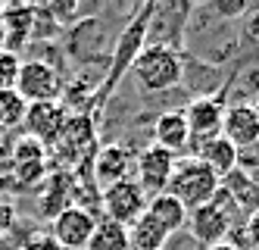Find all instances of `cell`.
I'll use <instances>...</instances> for the list:
<instances>
[{
  "label": "cell",
  "mask_w": 259,
  "mask_h": 250,
  "mask_svg": "<svg viewBox=\"0 0 259 250\" xmlns=\"http://www.w3.org/2000/svg\"><path fill=\"white\" fill-rule=\"evenodd\" d=\"M222 138L231 147L247 150L259 141V119L250 103H234L225 110V119H222Z\"/></svg>",
  "instance_id": "obj_10"
},
{
  "label": "cell",
  "mask_w": 259,
  "mask_h": 250,
  "mask_svg": "<svg viewBox=\"0 0 259 250\" xmlns=\"http://www.w3.org/2000/svg\"><path fill=\"white\" fill-rule=\"evenodd\" d=\"M237 169L250 185H259V141L247 150H237Z\"/></svg>",
  "instance_id": "obj_19"
},
{
  "label": "cell",
  "mask_w": 259,
  "mask_h": 250,
  "mask_svg": "<svg viewBox=\"0 0 259 250\" xmlns=\"http://www.w3.org/2000/svg\"><path fill=\"white\" fill-rule=\"evenodd\" d=\"M84 250H132V241H128V228L119 225V222H97L94 235H91L88 247Z\"/></svg>",
  "instance_id": "obj_17"
},
{
  "label": "cell",
  "mask_w": 259,
  "mask_h": 250,
  "mask_svg": "<svg viewBox=\"0 0 259 250\" xmlns=\"http://www.w3.org/2000/svg\"><path fill=\"white\" fill-rule=\"evenodd\" d=\"M244 235H247V244H250V250H259V209H253V213H250Z\"/></svg>",
  "instance_id": "obj_21"
},
{
  "label": "cell",
  "mask_w": 259,
  "mask_h": 250,
  "mask_svg": "<svg viewBox=\"0 0 259 250\" xmlns=\"http://www.w3.org/2000/svg\"><path fill=\"white\" fill-rule=\"evenodd\" d=\"M0 25H4V34H7V50L13 53L34 31V7H25V4L0 7Z\"/></svg>",
  "instance_id": "obj_12"
},
{
  "label": "cell",
  "mask_w": 259,
  "mask_h": 250,
  "mask_svg": "<svg viewBox=\"0 0 259 250\" xmlns=\"http://www.w3.org/2000/svg\"><path fill=\"white\" fill-rule=\"evenodd\" d=\"M135 166H138V178L135 182L144 188L147 197H156V194H165V188H169L172 169H175V153L150 144V147H144L138 153Z\"/></svg>",
  "instance_id": "obj_6"
},
{
  "label": "cell",
  "mask_w": 259,
  "mask_h": 250,
  "mask_svg": "<svg viewBox=\"0 0 259 250\" xmlns=\"http://www.w3.org/2000/svg\"><path fill=\"white\" fill-rule=\"evenodd\" d=\"M244 38H247L253 47H259V10L244 19Z\"/></svg>",
  "instance_id": "obj_22"
},
{
  "label": "cell",
  "mask_w": 259,
  "mask_h": 250,
  "mask_svg": "<svg viewBox=\"0 0 259 250\" xmlns=\"http://www.w3.org/2000/svg\"><path fill=\"white\" fill-rule=\"evenodd\" d=\"M147 216H153V219L165 228V232L175 235L178 228L188 222V209H184L172 194H156V197L147 200Z\"/></svg>",
  "instance_id": "obj_16"
},
{
  "label": "cell",
  "mask_w": 259,
  "mask_h": 250,
  "mask_svg": "<svg viewBox=\"0 0 259 250\" xmlns=\"http://www.w3.org/2000/svg\"><path fill=\"white\" fill-rule=\"evenodd\" d=\"M66 122H69V113L60 100L31 103L25 110V131H28V138H34L38 144H53L63 134Z\"/></svg>",
  "instance_id": "obj_9"
},
{
  "label": "cell",
  "mask_w": 259,
  "mask_h": 250,
  "mask_svg": "<svg viewBox=\"0 0 259 250\" xmlns=\"http://www.w3.org/2000/svg\"><path fill=\"white\" fill-rule=\"evenodd\" d=\"M19 66L22 60L10 50H0V91L16 88V79H19Z\"/></svg>",
  "instance_id": "obj_20"
},
{
  "label": "cell",
  "mask_w": 259,
  "mask_h": 250,
  "mask_svg": "<svg viewBox=\"0 0 259 250\" xmlns=\"http://www.w3.org/2000/svg\"><path fill=\"white\" fill-rule=\"evenodd\" d=\"M10 225H13V206L0 203V232H4V228H10Z\"/></svg>",
  "instance_id": "obj_25"
},
{
  "label": "cell",
  "mask_w": 259,
  "mask_h": 250,
  "mask_svg": "<svg viewBox=\"0 0 259 250\" xmlns=\"http://www.w3.org/2000/svg\"><path fill=\"white\" fill-rule=\"evenodd\" d=\"M206 250H244L240 244H234V241H222V244H215V247H206Z\"/></svg>",
  "instance_id": "obj_26"
},
{
  "label": "cell",
  "mask_w": 259,
  "mask_h": 250,
  "mask_svg": "<svg viewBox=\"0 0 259 250\" xmlns=\"http://www.w3.org/2000/svg\"><path fill=\"white\" fill-rule=\"evenodd\" d=\"M222 119H225V103L219 97H197L184 110V122L191 131V144L203 147L206 141L222 134Z\"/></svg>",
  "instance_id": "obj_7"
},
{
  "label": "cell",
  "mask_w": 259,
  "mask_h": 250,
  "mask_svg": "<svg viewBox=\"0 0 259 250\" xmlns=\"http://www.w3.org/2000/svg\"><path fill=\"white\" fill-rule=\"evenodd\" d=\"M0 50H7V34H4V25H0Z\"/></svg>",
  "instance_id": "obj_28"
},
{
  "label": "cell",
  "mask_w": 259,
  "mask_h": 250,
  "mask_svg": "<svg viewBox=\"0 0 259 250\" xmlns=\"http://www.w3.org/2000/svg\"><path fill=\"white\" fill-rule=\"evenodd\" d=\"M128 169H132V153L122 144H106V147H97V160H94V172H97V182L103 188L116 185V182H125L128 178Z\"/></svg>",
  "instance_id": "obj_11"
},
{
  "label": "cell",
  "mask_w": 259,
  "mask_h": 250,
  "mask_svg": "<svg viewBox=\"0 0 259 250\" xmlns=\"http://www.w3.org/2000/svg\"><path fill=\"white\" fill-rule=\"evenodd\" d=\"M132 72L147 91H169L181 82V56L165 44H150L135 56Z\"/></svg>",
  "instance_id": "obj_2"
},
{
  "label": "cell",
  "mask_w": 259,
  "mask_h": 250,
  "mask_svg": "<svg viewBox=\"0 0 259 250\" xmlns=\"http://www.w3.org/2000/svg\"><path fill=\"white\" fill-rule=\"evenodd\" d=\"M215 13H222V16H244V13H247V4H244V0H234V4L219 0V4H215Z\"/></svg>",
  "instance_id": "obj_23"
},
{
  "label": "cell",
  "mask_w": 259,
  "mask_h": 250,
  "mask_svg": "<svg viewBox=\"0 0 259 250\" xmlns=\"http://www.w3.org/2000/svg\"><path fill=\"white\" fill-rule=\"evenodd\" d=\"M147 197L144 194V188L135 182V178H125V182H116V185H109L103 188V213L109 222H119V225H132L135 219L144 216V209H147Z\"/></svg>",
  "instance_id": "obj_5"
},
{
  "label": "cell",
  "mask_w": 259,
  "mask_h": 250,
  "mask_svg": "<svg viewBox=\"0 0 259 250\" xmlns=\"http://www.w3.org/2000/svg\"><path fill=\"white\" fill-rule=\"evenodd\" d=\"M184 225H191L194 241H200L203 247H215L222 241H228V235H231V213L225 206V197H222V188L215 191V197L209 203L191 209Z\"/></svg>",
  "instance_id": "obj_3"
},
{
  "label": "cell",
  "mask_w": 259,
  "mask_h": 250,
  "mask_svg": "<svg viewBox=\"0 0 259 250\" xmlns=\"http://www.w3.org/2000/svg\"><path fill=\"white\" fill-rule=\"evenodd\" d=\"M200 153H197V160H203L219 178H228L231 172H237V147H231L225 138H212V141H206L203 147H197Z\"/></svg>",
  "instance_id": "obj_14"
},
{
  "label": "cell",
  "mask_w": 259,
  "mask_h": 250,
  "mask_svg": "<svg viewBox=\"0 0 259 250\" xmlns=\"http://www.w3.org/2000/svg\"><path fill=\"white\" fill-rule=\"evenodd\" d=\"M97 228V219L81 206H66L63 213L53 219V241H57L63 250H84L91 235Z\"/></svg>",
  "instance_id": "obj_8"
},
{
  "label": "cell",
  "mask_w": 259,
  "mask_h": 250,
  "mask_svg": "<svg viewBox=\"0 0 259 250\" xmlns=\"http://www.w3.org/2000/svg\"><path fill=\"white\" fill-rule=\"evenodd\" d=\"M25 110H28V103H25L13 88L0 91V128H16V125H22V122H25Z\"/></svg>",
  "instance_id": "obj_18"
},
{
  "label": "cell",
  "mask_w": 259,
  "mask_h": 250,
  "mask_svg": "<svg viewBox=\"0 0 259 250\" xmlns=\"http://www.w3.org/2000/svg\"><path fill=\"white\" fill-rule=\"evenodd\" d=\"M19 97L31 106V103H50L60 97L63 91V79L60 72L53 69L50 63L44 60H28L19 66V79H16V88H13Z\"/></svg>",
  "instance_id": "obj_4"
},
{
  "label": "cell",
  "mask_w": 259,
  "mask_h": 250,
  "mask_svg": "<svg viewBox=\"0 0 259 250\" xmlns=\"http://www.w3.org/2000/svg\"><path fill=\"white\" fill-rule=\"evenodd\" d=\"M153 144L169 150V153H178L191 144V131H188V122H184L181 110H169L153 122Z\"/></svg>",
  "instance_id": "obj_13"
},
{
  "label": "cell",
  "mask_w": 259,
  "mask_h": 250,
  "mask_svg": "<svg viewBox=\"0 0 259 250\" xmlns=\"http://www.w3.org/2000/svg\"><path fill=\"white\" fill-rule=\"evenodd\" d=\"M128 241H132V250H162L169 241V232L144 209V216L128 225Z\"/></svg>",
  "instance_id": "obj_15"
},
{
  "label": "cell",
  "mask_w": 259,
  "mask_h": 250,
  "mask_svg": "<svg viewBox=\"0 0 259 250\" xmlns=\"http://www.w3.org/2000/svg\"><path fill=\"white\" fill-rule=\"evenodd\" d=\"M25 250H63V247L53 241L50 235H38V238H31V241L25 244Z\"/></svg>",
  "instance_id": "obj_24"
},
{
  "label": "cell",
  "mask_w": 259,
  "mask_h": 250,
  "mask_svg": "<svg viewBox=\"0 0 259 250\" xmlns=\"http://www.w3.org/2000/svg\"><path fill=\"white\" fill-rule=\"evenodd\" d=\"M250 106H253V113H256V119H259V91H256V97H253V103H250Z\"/></svg>",
  "instance_id": "obj_27"
},
{
  "label": "cell",
  "mask_w": 259,
  "mask_h": 250,
  "mask_svg": "<svg viewBox=\"0 0 259 250\" xmlns=\"http://www.w3.org/2000/svg\"><path fill=\"white\" fill-rule=\"evenodd\" d=\"M219 188H222V178L206 163L197 160V157H184V160H175V169H172V178H169L165 194H172L191 213V209L209 203Z\"/></svg>",
  "instance_id": "obj_1"
}]
</instances>
